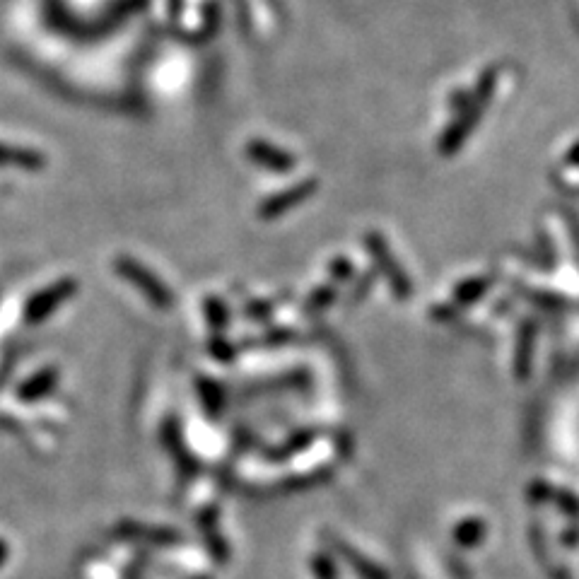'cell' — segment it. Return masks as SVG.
Returning a JSON list of instances; mask_svg holds the SVG:
<instances>
[{"mask_svg":"<svg viewBox=\"0 0 579 579\" xmlns=\"http://www.w3.org/2000/svg\"><path fill=\"white\" fill-rule=\"evenodd\" d=\"M249 155L254 157V160L263 167L288 169V167L295 165V160H292L288 152H280L278 148H273V145H268V143H251Z\"/></svg>","mask_w":579,"mask_h":579,"instance_id":"1","label":"cell"},{"mask_svg":"<svg viewBox=\"0 0 579 579\" xmlns=\"http://www.w3.org/2000/svg\"><path fill=\"white\" fill-rule=\"evenodd\" d=\"M0 160H15V162H29V165H37V157H29V155H17V152H8L5 148H0Z\"/></svg>","mask_w":579,"mask_h":579,"instance_id":"2","label":"cell"}]
</instances>
